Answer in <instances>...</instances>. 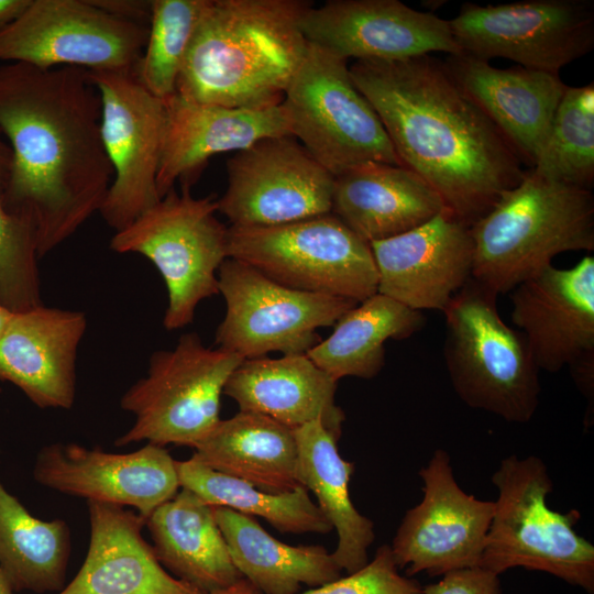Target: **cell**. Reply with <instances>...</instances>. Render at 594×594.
Masks as SVG:
<instances>
[{"label":"cell","mask_w":594,"mask_h":594,"mask_svg":"<svg viewBox=\"0 0 594 594\" xmlns=\"http://www.w3.org/2000/svg\"><path fill=\"white\" fill-rule=\"evenodd\" d=\"M101 100L100 131L113 178L99 213L113 230L130 226L161 199L156 178L166 108L131 70H94Z\"/></svg>","instance_id":"cell-14"},{"label":"cell","mask_w":594,"mask_h":594,"mask_svg":"<svg viewBox=\"0 0 594 594\" xmlns=\"http://www.w3.org/2000/svg\"><path fill=\"white\" fill-rule=\"evenodd\" d=\"M309 43L345 61H403L433 52L460 55L448 20L398 0H330L300 22Z\"/></svg>","instance_id":"cell-17"},{"label":"cell","mask_w":594,"mask_h":594,"mask_svg":"<svg viewBox=\"0 0 594 594\" xmlns=\"http://www.w3.org/2000/svg\"><path fill=\"white\" fill-rule=\"evenodd\" d=\"M443 209L438 193L403 165L365 162L334 176L331 213L367 243L415 229Z\"/></svg>","instance_id":"cell-25"},{"label":"cell","mask_w":594,"mask_h":594,"mask_svg":"<svg viewBox=\"0 0 594 594\" xmlns=\"http://www.w3.org/2000/svg\"><path fill=\"white\" fill-rule=\"evenodd\" d=\"M470 229L472 277L497 295L508 293L558 254L594 250V197L528 169Z\"/></svg>","instance_id":"cell-4"},{"label":"cell","mask_w":594,"mask_h":594,"mask_svg":"<svg viewBox=\"0 0 594 594\" xmlns=\"http://www.w3.org/2000/svg\"><path fill=\"white\" fill-rule=\"evenodd\" d=\"M87 556L57 594H202L162 566L142 536V516L114 504L87 502Z\"/></svg>","instance_id":"cell-24"},{"label":"cell","mask_w":594,"mask_h":594,"mask_svg":"<svg viewBox=\"0 0 594 594\" xmlns=\"http://www.w3.org/2000/svg\"><path fill=\"white\" fill-rule=\"evenodd\" d=\"M512 321L539 370L550 373L594 354V257L573 267L549 265L510 295Z\"/></svg>","instance_id":"cell-20"},{"label":"cell","mask_w":594,"mask_h":594,"mask_svg":"<svg viewBox=\"0 0 594 594\" xmlns=\"http://www.w3.org/2000/svg\"><path fill=\"white\" fill-rule=\"evenodd\" d=\"M537 175L590 189L594 183V84L569 87L532 168Z\"/></svg>","instance_id":"cell-34"},{"label":"cell","mask_w":594,"mask_h":594,"mask_svg":"<svg viewBox=\"0 0 594 594\" xmlns=\"http://www.w3.org/2000/svg\"><path fill=\"white\" fill-rule=\"evenodd\" d=\"M31 0H0V32L13 22Z\"/></svg>","instance_id":"cell-40"},{"label":"cell","mask_w":594,"mask_h":594,"mask_svg":"<svg viewBox=\"0 0 594 594\" xmlns=\"http://www.w3.org/2000/svg\"><path fill=\"white\" fill-rule=\"evenodd\" d=\"M208 0H152L146 43L133 68L141 85L166 100L176 94L189 44Z\"/></svg>","instance_id":"cell-35"},{"label":"cell","mask_w":594,"mask_h":594,"mask_svg":"<svg viewBox=\"0 0 594 594\" xmlns=\"http://www.w3.org/2000/svg\"><path fill=\"white\" fill-rule=\"evenodd\" d=\"M194 449L200 463L262 491L284 493L301 485L294 429L267 416L239 410L220 419Z\"/></svg>","instance_id":"cell-28"},{"label":"cell","mask_w":594,"mask_h":594,"mask_svg":"<svg viewBox=\"0 0 594 594\" xmlns=\"http://www.w3.org/2000/svg\"><path fill=\"white\" fill-rule=\"evenodd\" d=\"M11 169L12 151L0 132V305L18 314L43 301L35 232L6 206Z\"/></svg>","instance_id":"cell-36"},{"label":"cell","mask_w":594,"mask_h":594,"mask_svg":"<svg viewBox=\"0 0 594 594\" xmlns=\"http://www.w3.org/2000/svg\"><path fill=\"white\" fill-rule=\"evenodd\" d=\"M228 257L289 288L361 302L377 293L370 243L334 215L272 227H229Z\"/></svg>","instance_id":"cell-9"},{"label":"cell","mask_w":594,"mask_h":594,"mask_svg":"<svg viewBox=\"0 0 594 594\" xmlns=\"http://www.w3.org/2000/svg\"><path fill=\"white\" fill-rule=\"evenodd\" d=\"M158 562L174 578L202 594L226 590L240 580L213 506L187 488L146 519Z\"/></svg>","instance_id":"cell-27"},{"label":"cell","mask_w":594,"mask_h":594,"mask_svg":"<svg viewBox=\"0 0 594 594\" xmlns=\"http://www.w3.org/2000/svg\"><path fill=\"white\" fill-rule=\"evenodd\" d=\"M8 578L6 576L4 572L2 571L0 566V594H14Z\"/></svg>","instance_id":"cell-42"},{"label":"cell","mask_w":594,"mask_h":594,"mask_svg":"<svg viewBox=\"0 0 594 594\" xmlns=\"http://www.w3.org/2000/svg\"><path fill=\"white\" fill-rule=\"evenodd\" d=\"M100 121L87 69L0 66V132L12 151L6 206L34 230L40 258L102 206L113 170Z\"/></svg>","instance_id":"cell-1"},{"label":"cell","mask_w":594,"mask_h":594,"mask_svg":"<svg viewBox=\"0 0 594 594\" xmlns=\"http://www.w3.org/2000/svg\"><path fill=\"white\" fill-rule=\"evenodd\" d=\"M103 11L134 22L148 24L152 1L144 0H91Z\"/></svg>","instance_id":"cell-39"},{"label":"cell","mask_w":594,"mask_h":594,"mask_svg":"<svg viewBox=\"0 0 594 594\" xmlns=\"http://www.w3.org/2000/svg\"><path fill=\"white\" fill-rule=\"evenodd\" d=\"M425 322L421 311L376 293L345 311L332 333L306 354L336 382L346 376L370 380L385 364V342L407 339Z\"/></svg>","instance_id":"cell-31"},{"label":"cell","mask_w":594,"mask_h":594,"mask_svg":"<svg viewBox=\"0 0 594 594\" xmlns=\"http://www.w3.org/2000/svg\"><path fill=\"white\" fill-rule=\"evenodd\" d=\"M166 125L156 178L160 197L176 182L189 189L215 155L240 152L258 141L290 135L283 105L245 109L198 103L177 94L164 100Z\"/></svg>","instance_id":"cell-21"},{"label":"cell","mask_w":594,"mask_h":594,"mask_svg":"<svg viewBox=\"0 0 594 594\" xmlns=\"http://www.w3.org/2000/svg\"><path fill=\"white\" fill-rule=\"evenodd\" d=\"M148 24L114 16L91 0H31L0 32V62L42 69L131 70Z\"/></svg>","instance_id":"cell-12"},{"label":"cell","mask_w":594,"mask_h":594,"mask_svg":"<svg viewBox=\"0 0 594 594\" xmlns=\"http://www.w3.org/2000/svg\"><path fill=\"white\" fill-rule=\"evenodd\" d=\"M70 551L67 522L34 517L0 480V566L13 591H62Z\"/></svg>","instance_id":"cell-32"},{"label":"cell","mask_w":594,"mask_h":594,"mask_svg":"<svg viewBox=\"0 0 594 594\" xmlns=\"http://www.w3.org/2000/svg\"><path fill=\"white\" fill-rule=\"evenodd\" d=\"M337 384L306 353L244 359L229 377L223 394L240 411H252L296 429L321 420L339 440L344 411L336 404Z\"/></svg>","instance_id":"cell-26"},{"label":"cell","mask_w":594,"mask_h":594,"mask_svg":"<svg viewBox=\"0 0 594 594\" xmlns=\"http://www.w3.org/2000/svg\"><path fill=\"white\" fill-rule=\"evenodd\" d=\"M0 392H1V389H0Z\"/></svg>","instance_id":"cell-44"},{"label":"cell","mask_w":594,"mask_h":594,"mask_svg":"<svg viewBox=\"0 0 594 594\" xmlns=\"http://www.w3.org/2000/svg\"><path fill=\"white\" fill-rule=\"evenodd\" d=\"M498 491L480 566L497 575L521 566L557 576L594 593V546L574 526L576 509L547 504L552 480L535 455H509L492 475Z\"/></svg>","instance_id":"cell-5"},{"label":"cell","mask_w":594,"mask_h":594,"mask_svg":"<svg viewBox=\"0 0 594 594\" xmlns=\"http://www.w3.org/2000/svg\"><path fill=\"white\" fill-rule=\"evenodd\" d=\"M282 105L290 136L333 176L365 162L403 165L348 61L324 48L308 42Z\"/></svg>","instance_id":"cell-10"},{"label":"cell","mask_w":594,"mask_h":594,"mask_svg":"<svg viewBox=\"0 0 594 594\" xmlns=\"http://www.w3.org/2000/svg\"><path fill=\"white\" fill-rule=\"evenodd\" d=\"M33 477L53 491L119 506H130L146 519L180 488L176 460L165 447L147 443L129 453L56 442L43 447Z\"/></svg>","instance_id":"cell-18"},{"label":"cell","mask_w":594,"mask_h":594,"mask_svg":"<svg viewBox=\"0 0 594 594\" xmlns=\"http://www.w3.org/2000/svg\"><path fill=\"white\" fill-rule=\"evenodd\" d=\"M209 594H262L255 586H253L249 581L245 579L240 580L232 586L218 591L215 593Z\"/></svg>","instance_id":"cell-41"},{"label":"cell","mask_w":594,"mask_h":594,"mask_svg":"<svg viewBox=\"0 0 594 594\" xmlns=\"http://www.w3.org/2000/svg\"><path fill=\"white\" fill-rule=\"evenodd\" d=\"M349 69L402 164L469 226L522 179L519 156L457 85L444 62L421 55L355 61Z\"/></svg>","instance_id":"cell-2"},{"label":"cell","mask_w":594,"mask_h":594,"mask_svg":"<svg viewBox=\"0 0 594 594\" xmlns=\"http://www.w3.org/2000/svg\"><path fill=\"white\" fill-rule=\"evenodd\" d=\"M179 485L212 506H222L251 517H261L283 534H328L333 528L300 485L284 493H270L217 472L190 458L176 460Z\"/></svg>","instance_id":"cell-33"},{"label":"cell","mask_w":594,"mask_h":594,"mask_svg":"<svg viewBox=\"0 0 594 594\" xmlns=\"http://www.w3.org/2000/svg\"><path fill=\"white\" fill-rule=\"evenodd\" d=\"M241 356L206 346L195 332L183 334L172 350L155 351L147 375L121 397L134 424L117 447L147 441L195 448L219 422L220 399Z\"/></svg>","instance_id":"cell-7"},{"label":"cell","mask_w":594,"mask_h":594,"mask_svg":"<svg viewBox=\"0 0 594 594\" xmlns=\"http://www.w3.org/2000/svg\"><path fill=\"white\" fill-rule=\"evenodd\" d=\"M496 300L473 277L453 296L443 311L446 365L468 406L525 424L539 405L540 370L524 334L501 318Z\"/></svg>","instance_id":"cell-6"},{"label":"cell","mask_w":594,"mask_h":594,"mask_svg":"<svg viewBox=\"0 0 594 594\" xmlns=\"http://www.w3.org/2000/svg\"><path fill=\"white\" fill-rule=\"evenodd\" d=\"M419 476L424 496L405 513L389 546L398 569L411 578L480 566L494 502L479 499L459 486L443 449L433 452Z\"/></svg>","instance_id":"cell-15"},{"label":"cell","mask_w":594,"mask_h":594,"mask_svg":"<svg viewBox=\"0 0 594 594\" xmlns=\"http://www.w3.org/2000/svg\"><path fill=\"white\" fill-rule=\"evenodd\" d=\"M217 211L211 196L195 198L189 189H172L110 241L112 251L142 254L161 273L168 293L163 319L167 330L191 323L199 302L219 294L229 227Z\"/></svg>","instance_id":"cell-8"},{"label":"cell","mask_w":594,"mask_h":594,"mask_svg":"<svg viewBox=\"0 0 594 594\" xmlns=\"http://www.w3.org/2000/svg\"><path fill=\"white\" fill-rule=\"evenodd\" d=\"M232 561L242 578L262 594H298L342 576L322 546H290L271 536L254 517L213 506Z\"/></svg>","instance_id":"cell-30"},{"label":"cell","mask_w":594,"mask_h":594,"mask_svg":"<svg viewBox=\"0 0 594 594\" xmlns=\"http://www.w3.org/2000/svg\"><path fill=\"white\" fill-rule=\"evenodd\" d=\"M298 594H424L414 579L402 575L389 544L377 548L360 570Z\"/></svg>","instance_id":"cell-37"},{"label":"cell","mask_w":594,"mask_h":594,"mask_svg":"<svg viewBox=\"0 0 594 594\" xmlns=\"http://www.w3.org/2000/svg\"><path fill=\"white\" fill-rule=\"evenodd\" d=\"M226 314L216 330V346L244 359L306 353L355 300L284 286L244 262L228 257L218 271Z\"/></svg>","instance_id":"cell-11"},{"label":"cell","mask_w":594,"mask_h":594,"mask_svg":"<svg viewBox=\"0 0 594 594\" xmlns=\"http://www.w3.org/2000/svg\"><path fill=\"white\" fill-rule=\"evenodd\" d=\"M227 175L217 210L231 227H272L331 212L334 176L290 135L237 152Z\"/></svg>","instance_id":"cell-16"},{"label":"cell","mask_w":594,"mask_h":594,"mask_svg":"<svg viewBox=\"0 0 594 594\" xmlns=\"http://www.w3.org/2000/svg\"><path fill=\"white\" fill-rule=\"evenodd\" d=\"M448 22L462 53L487 62L507 58L551 74L594 46L592 0L464 3Z\"/></svg>","instance_id":"cell-13"},{"label":"cell","mask_w":594,"mask_h":594,"mask_svg":"<svg viewBox=\"0 0 594 594\" xmlns=\"http://www.w3.org/2000/svg\"><path fill=\"white\" fill-rule=\"evenodd\" d=\"M305 0H208L176 94L187 100L263 109L283 102L308 47Z\"/></svg>","instance_id":"cell-3"},{"label":"cell","mask_w":594,"mask_h":594,"mask_svg":"<svg viewBox=\"0 0 594 594\" xmlns=\"http://www.w3.org/2000/svg\"><path fill=\"white\" fill-rule=\"evenodd\" d=\"M298 449V477L311 491L317 506L337 530L338 543L331 553L334 562L349 574L369 562L367 551L375 539L373 521L362 515L350 497L354 463L344 460L338 439L315 420L294 429Z\"/></svg>","instance_id":"cell-29"},{"label":"cell","mask_w":594,"mask_h":594,"mask_svg":"<svg viewBox=\"0 0 594 594\" xmlns=\"http://www.w3.org/2000/svg\"><path fill=\"white\" fill-rule=\"evenodd\" d=\"M86 328L80 311L41 305L12 314L0 334V381L19 387L40 408L70 409Z\"/></svg>","instance_id":"cell-22"},{"label":"cell","mask_w":594,"mask_h":594,"mask_svg":"<svg viewBox=\"0 0 594 594\" xmlns=\"http://www.w3.org/2000/svg\"><path fill=\"white\" fill-rule=\"evenodd\" d=\"M12 316V312H10L7 308H4L2 305H0V334L4 330L7 323L9 322L10 318Z\"/></svg>","instance_id":"cell-43"},{"label":"cell","mask_w":594,"mask_h":594,"mask_svg":"<svg viewBox=\"0 0 594 594\" xmlns=\"http://www.w3.org/2000/svg\"><path fill=\"white\" fill-rule=\"evenodd\" d=\"M370 245L377 293L414 310L443 312L472 277L470 226L447 208L415 229Z\"/></svg>","instance_id":"cell-19"},{"label":"cell","mask_w":594,"mask_h":594,"mask_svg":"<svg viewBox=\"0 0 594 594\" xmlns=\"http://www.w3.org/2000/svg\"><path fill=\"white\" fill-rule=\"evenodd\" d=\"M424 594H502L499 575L481 566L462 569L442 575L422 586Z\"/></svg>","instance_id":"cell-38"},{"label":"cell","mask_w":594,"mask_h":594,"mask_svg":"<svg viewBox=\"0 0 594 594\" xmlns=\"http://www.w3.org/2000/svg\"><path fill=\"white\" fill-rule=\"evenodd\" d=\"M444 65L461 90L493 122L522 164L534 167L568 86L558 74L516 66L501 69L468 54Z\"/></svg>","instance_id":"cell-23"}]
</instances>
